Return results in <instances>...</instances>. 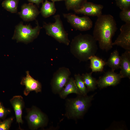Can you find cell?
I'll return each instance as SVG.
<instances>
[{"label":"cell","instance_id":"1","mask_svg":"<svg viewBox=\"0 0 130 130\" xmlns=\"http://www.w3.org/2000/svg\"><path fill=\"white\" fill-rule=\"evenodd\" d=\"M117 29L114 17L110 14H102L98 17L93 36L98 42L100 48L107 52L112 48V38Z\"/></svg>","mask_w":130,"mask_h":130},{"label":"cell","instance_id":"2","mask_svg":"<svg viewBox=\"0 0 130 130\" xmlns=\"http://www.w3.org/2000/svg\"><path fill=\"white\" fill-rule=\"evenodd\" d=\"M97 42L90 34L80 33L72 40L70 52L80 61H86L96 53L98 49Z\"/></svg>","mask_w":130,"mask_h":130},{"label":"cell","instance_id":"3","mask_svg":"<svg viewBox=\"0 0 130 130\" xmlns=\"http://www.w3.org/2000/svg\"><path fill=\"white\" fill-rule=\"evenodd\" d=\"M94 94L90 96L78 95L75 98L67 99L65 116L69 119L79 118L82 116L89 106Z\"/></svg>","mask_w":130,"mask_h":130},{"label":"cell","instance_id":"4","mask_svg":"<svg viewBox=\"0 0 130 130\" xmlns=\"http://www.w3.org/2000/svg\"><path fill=\"white\" fill-rule=\"evenodd\" d=\"M53 18L55 20L54 23L44 22L43 26L46 34L60 43L68 46L70 43L68 33L64 29L60 15L57 14L54 16Z\"/></svg>","mask_w":130,"mask_h":130},{"label":"cell","instance_id":"5","mask_svg":"<svg viewBox=\"0 0 130 130\" xmlns=\"http://www.w3.org/2000/svg\"><path fill=\"white\" fill-rule=\"evenodd\" d=\"M37 26L32 28L30 24L24 25L21 22L17 25L14 33L12 38L17 42H22L28 43L32 41L39 35L42 27L37 22Z\"/></svg>","mask_w":130,"mask_h":130},{"label":"cell","instance_id":"6","mask_svg":"<svg viewBox=\"0 0 130 130\" xmlns=\"http://www.w3.org/2000/svg\"><path fill=\"white\" fill-rule=\"evenodd\" d=\"M71 74L69 68L64 67L59 68L54 73L51 83L54 93L59 94L62 90L69 80Z\"/></svg>","mask_w":130,"mask_h":130},{"label":"cell","instance_id":"7","mask_svg":"<svg viewBox=\"0 0 130 130\" xmlns=\"http://www.w3.org/2000/svg\"><path fill=\"white\" fill-rule=\"evenodd\" d=\"M64 17L74 28L80 31H85L91 29L93 22L88 16L80 17L72 13H64Z\"/></svg>","mask_w":130,"mask_h":130},{"label":"cell","instance_id":"8","mask_svg":"<svg viewBox=\"0 0 130 130\" xmlns=\"http://www.w3.org/2000/svg\"><path fill=\"white\" fill-rule=\"evenodd\" d=\"M26 118L30 127L34 130L45 126L48 122V118L45 115L34 107L29 111Z\"/></svg>","mask_w":130,"mask_h":130},{"label":"cell","instance_id":"9","mask_svg":"<svg viewBox=\"0 0 130 130\" xmlns=\"http://www.w3.org/2000/svg\"><path fill=\"white\" fill-rule=\"evenodd\" d=\"M120 30V33L112 43V46H120L125 50H130V23L122 25Z\"/></svg>","mask_w":130,"mask_h":130},{"label":"cell","instance_id":"10","mask_svg":"<svg viewBox=\"0 0 130 130\" xmlns=\"http://www.w3.org/2000/svg\"><path fill=\"white\" fill-rule=\"evenodd\" d=\"M122 78L119 73H117L111 70L107 72L103 76L99 77L97 80V85L100 89L115 86L120 83Z\"/></svg>","mask_w":130,"mask_h":130},{"label":"cell","instance_id":"11","mask_svg":"<svg viewBox=\"0 0 130 130\" xmlns=\"http://www.w3.org/2000/svg\"><path fill=\"white\" fill-rule=\"evenodd\" d=\"M103 7L102 5L86 1L80 8L74 11L76 13L98 17L102 14V10Z\"/></svg>","mask_w":130,"mask_h":130},{"label":"cell","instance_id":"12","mask_svg":"<svg viewBox=\"0 0 130 130\" xmlns=\"http://www.w3.org/2000/svg\"><path fill=\"white\" fill-rule=\"evenodd\" d=\"M26 73V77L23 78L20 82L21 84L25 86L23 92L24 95L27 96L30 91H33L36 93L41 92L42 86L40 83L31 76L28 71H27Z\"/></svg>","mask_w":130,"mask_h":130},{"label":"cell","instance_id":"13","mask_svg":"<svg viewBox=\"0 0 130 130\" xmlns=\"http://www.w3.org/2000/svg\"><path fill=\"white\" fill-rule=\"evenodd\" d=\"M40 13L36 6L30 3L23 4L18 14L23 20L29 21L35 20Z\"/></svg>","mask_w":130,"mask_h":130},{"label":"cell","instance_id":"14","mask_svg":"<svg viewBox=\"0 0 130 130\" xmlns=\"http://www.w3.org/2000/svg\"><path fill=\"white\" fill-rule=\"evenodd\" d=\"M15 111L17 122L22 124L23 121L22 118V109L24 106V102L23 97L21 96H13L10 100Z\"/></svg>","mask_w":130,"mask_h":130},{"label":"cell","instance_id":"15","mask_svg":"<svg viewBox=\"0 0 130 130\" xmlns=\"http://www.w3.org/2000/svg\"><path fill=\"white\" fill-rule=\"evenodd\" d=\"M121 56L120 73L122 78L130 79V50H125Z\"/></svg>","mask_w":130,"mask_h":130},{"label":"cell","instance_id":"16","mask_svg":"<svg viewBox=\"0 0 130 130\" xmlns=\"http://www.w3.org/2000/svg\"><path fill=\"white\" fill-rule=\"evenodd\" d=\"M72 93H75L78 95H82L76 84L74 79L71 77L70 78L65 87L58 94L61 98L64 99L69 94Z\"/></svg>","mask_w":130,"mask_h":130},{"label":"cell","instance_id":"17","mask_svg":"<svg viewBox=\"0 0 130 130\" xmlns=\"http://www.w3.org/2000/svg\"><path fill=\"white\" fill-rule=\"evenodd\" d=\"M121 61V56L118 51L116 50L111 53L109 58L106 62V65L110 67L112 71H114L120 68Z\"/></svg>","mask_w":130,"mask_h":130},{"label":"cell","instance_id":"18","mask_svg":"<svg viewBox=\"0 0 130 130\" xmlns=\"http://www.w3.org/2000/svg\"><path fill=\"white\" fill-rule=\"evenodd\" d=\"M90 61V67L91 70V72H102L104 66L106 65V62L102 59L94 55L89 58Z\"/></svg>","mask_w":130,"mask_h":130},{"label":"cell","instance_id":"19","mask_svg":"<svg viewBox=\"0 0 130 130\" xmlns=\"http://www.w3.org/2000/svg\"><path fill=\"white\" fill-rule=\"evenodd\" d=\"M56 11L55 2L45 0L43 3L40 12L45 18H47L55 14Z\"/></svg>","mask_w":130,"mask_h":130},{"label":"cell","instance_id":"20","mask_svg":"<svg viewBox=\"0 0 130 130\" xmlns=\"http://www.w3.org/2000/svg\"><path fill=\"white\" fill-rule=\"evenodd\" d=\"M92 73H86L83 74L82 76L84 83L88 91L94 90L97 89V80L92 76Z\"/></svg>","mask_w":130,"mask_h":130},{"label":"cell","instance_id":"21","mask_svg":"<svg viewBox=\"0 0 130 130\" xmlns=\"http://www.w3.org/2000/svg\"><path fill=\"white\" fill-rule=\"evenodd\" d=\"M19 0H4L2 6L5 9L12 13H16L17 11Z\"/></svg>","mask_w":130,"mask_h":130},{"label":"cell","instance_id":"22","mask_svg":"<svg viewBox=\"0 0 130 130\" xmlns=\"http://www.w3.org/2000/svg\"><path fill=\"white\" fill-rule=\"evenodd\" d=\"M65 6L68 10L74 11L80 8L87 0H65Z\"/></svg>","mask_w":130,"mask_h":130},{"label":"cell","instance_id":"23","mask_svg":"<svg viewBox=\"0 0 130 130\" xmlns=\"http://www.w3.org/2000/svg\"><path fill=\"white\" fill-rule=\"evenodd\" d=\"M75 82L76 84L82 95H87L89 92L84 82L83 78L79 74L74 75Z\"/></svg>","mask_w":130,"mask_h":130},{"label":"cell","instance_id":"24","mask_svg":"<svg viewBox=\"0 0 130 130\" xmlns=\"http://www.w3.org/2000/svg\"><path fill=\"white\" fill-rule=\"evenodd\" d=\"M119 17L125 23H130V9L121 10L119 13Z\"/></svg>","mask_w":130,"mask_h":130},{"label":"cell","instance_id":"25","mask_svg":"<svg viewBox=\"0 0 130 130\" xmlns=\"http://www.w3.org/2000/svg\"><path fill=\"white\" fill-rule=\"evenodd\" d=\"M117 6L121 10L130 9V0H115Z\"/></svg>","mask_w":130,"mask_h":130},{"label":"cell","instance_id":"26","mask_svg":"<svg viewBox=\"0 0 130 130\" xmlns=\"http://www.w3.org/2000/svg\"><path fill=\"white\" fill-rule=\"evenodd\" d=\"M13 120V118L11 117L3 121H0V130H8Z\"/></svg>","mask_w":130,"mask_h":130},{"label":"cell","instance_id":"27","mask_svg":"<svg viewBox=\"0 0 130 130\" xmlns=\"http://www.w3.org/2000/svg\"><path fill=\"white\" fill-rule=\"evenodd\" d=\"M10 112V110L5 108L0 102V118L3 119Z\"/></svg>","mask_w":130,"mask_h":130},{"label":"cell","instance_id":"28","mask_svg":"<svg viewBox=\"0 0 130 130\" xmlns=\"http://www.w3.org/2000/svg\"><path fill=\"white\" fill-rule=\"evenodd\" d=\"M31 3H34L39 6L41 3H43V0H27Z\"/></svg>","mask_w":130,"mask_h":130},{"label":"cell","instance_id":"29","mask_svg":"<svg viewBox=\"0 0 130 130\" xmlns=\"http://www.w3.org/2000/svg\"><path fill=\"white\" fill-rule=\"evenodd\" d=\"M51 0V1H52V2H56V1H62V0L65 1V0Z\"/></svg>","mask_w":130,"mask_h":130}]
</instances>
